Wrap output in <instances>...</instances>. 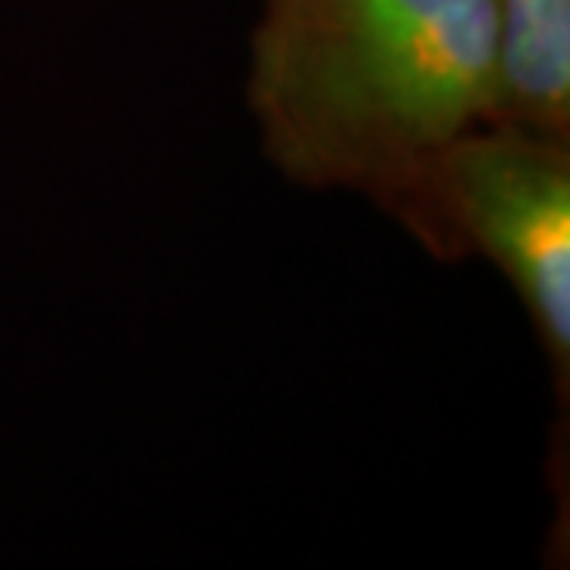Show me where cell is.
<instances>
[{
    "instance_id": "1",
    "label": "cell",
    "mask_w": 570,
    "mask_h": 570,
    "mask_svg": "<svg viewBox=\"0 0 570 570\" xmlns=\"http://www.w3.org/2000/svg\"><path fill=\"white\" fill-rule=\"evenodd\" d=\"M498 105L491 0H266L250 32L247 108L302 187L384 209Z\"/></svg>"
},
{
    "instance_id": "2",
    "label": "cell",
    "mask_w": 570,
    "mask_h": 570,
    "mask_svg": "<svg viewBox=\"0 0 570 570\" xmlns=\"http://www.w3.org/2000/svg\"><path fill=\"white\" fill-rule=\"evenodd\" d=\"M431 257L489 261L570 387V137L489 121L448 142L384 206Z\"/></svg>"
},
{
    "instance_id": "3",
    "label": "cell",
    "mask_w": 570,
    "mask_h": 570,
    "mask_svg": "<svg viewBox=\"0 0 570 570\" xmlns=\"http://www.w3.org/2000/svg\"><path fill=\"white\" fill-rule=\"evenodd\" d=\"M498 26V121L570 137V0H491Z\"/></svg>"
}]
</instances>
